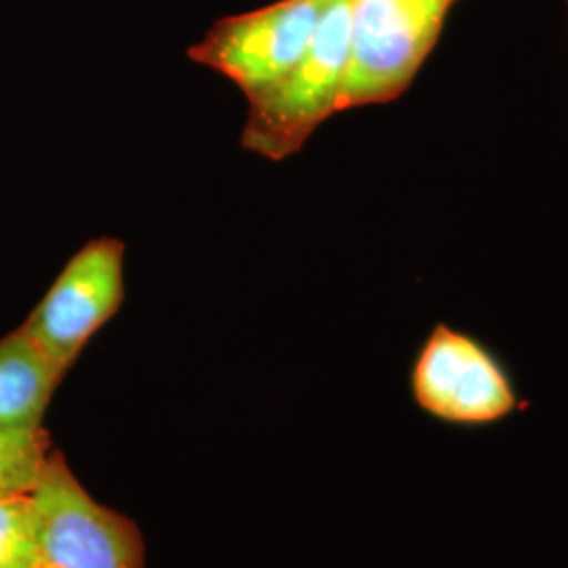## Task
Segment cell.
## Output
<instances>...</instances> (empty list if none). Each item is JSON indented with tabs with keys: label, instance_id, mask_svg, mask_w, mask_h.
<instances>
[{
	"label": "cell",
	"instance_id": "cell-1",
	"mask_svg": "<svg viewBox=\"0 0 568 568\" xmlns=\"http://www.w3.org/2000/svg\"><path fill=\"white\" fill-rule=\"evenodd\" d=\"M349 60V0H328L304 58L248 100L243 148L281 163L297 154L323 122L339 112Z\"/></svg>",
	"mask_w": 568,
	"mask_h": 568
},
{
	"label": "cell",
	"instance_id": "cell-10",
	"mask_svg": "<svg viewBox=\"0 0 568 568\" xmlns=\"http://www.w3.org/2000/svg\"><path fill=\"white\" fill-rule=\"evenodd\" d=\"M453 2H455V0H453Z\"/></svg>",
	"mask_w": 568,
	"mask_h": 568
},
{
	"label": "cell",
	"instance_id": "cell-9",
	"mask_svg": "<svg viewBox=\"0 0 568 568\" xmlns=\"http://www.w3.org/2000/svg\"><path fill=\"white\" fill-rule=\"evenodd\" d=\"M37 516L30 495L0 499V568H34Z\"/></svg>",
	"mask_w": 568,
	"mask_h": 568
},
{
	"label": "cell",
	"instance_id": "cell-6",
	"mask_svg": "<svg viewBox=\"0 0 568 568\" xmlns=\"http://www.w3.org/2000/svg\"><path fill=\"white\" fill-rule=\"evenodd\" d=\"M124 300V244L95 239L65 264L23 331L68 371Z\"/></svg>",
	"mask_w": 568,
	"mask_h": 568
},
{
	"label": "cell",
	"instance_id": "cell-8",
	"mask_svg": "<svg viewBox=\"0 0 568 568\" xmlns=\"http://www.w3.org/2000/svg\"><path fill=\"white\" fill-rule=\"evenodd\" d=\"M51 455L44 427H0V499L30 495Z\"/></svg>",
	"mask_w": 568,
	"mask_h": 568
},
{
	"label": "cell",
	"instance_id": "cell-2",
	"mask_svg": "<svg viewBox=\"0 0 568 568\" xmlns=\"http://www.w3.org/2000/svg\"><path fill=\"white\" fill-rule=\"evenodd\" d=\"M408 387L424 415L455 429L501 426L528 408L501 356L447 323H436L427 333L410 366Z\"/></svg>",
	"mask_w": 568,
	"mask_h": 568
},
{
	"label": "cell",
	"instance_id": "cell-3",
	"mask_svg": "<svg viewBox=\"0 0 568 568\" xmlns=\"http://www.w3.org/2000/svg\"><path fill=\"white\" fill-rule=\"evenodd\" d=\"M453 0H349L339 112L403 98L445 28Z\"/></svg>",
	"mask_w": 568,
	"mask_h": 568
},
{
	"label": "cell",
	"instance_id": "cell-5",
	"mask_svg": "<svg viewBox=\"0 0 568 568\" xmlns=\"http://www.w3.org/2000/svg\"><path fill=\"white\" fill-rule=\"evenodd\" d=\"M328 0H281L225 18L190 49V60L234 82L246 100L284 79L304 58Z\"/></svg>",
	"mask_w": 568,
	"mask_h": 568
},
{
	"label": "cell",
	"instance_id": "cell-7",
	"mask_svg": "<svg viewBox=\"0 0 568 568\" xmlns=\"http://www.w3.org/2000/svg\"><path fill=\"white\" fill-rule=\"evenodd\" d=\"M65 371L23 328L0 339V427H41Z\"/></svg>",
	"mask_w": 568,
	"mask_h": 568
},
{
	"label": "cell",
	"instance_id": "cell-4",
	"mask_svg": "<svg viewBox=\"0 0 568 568\" xmlns=\"http://www.w3.org/2000/svg\"><path fill=\"white\" fill-rule=\"evenodd\" d=\"M37 516L34 568H143L138 525L95 501L60 450H51L32 490Z\"/></svg>",
	"mask_w": 568,
	"mask_h": 568
}]
</instances>
